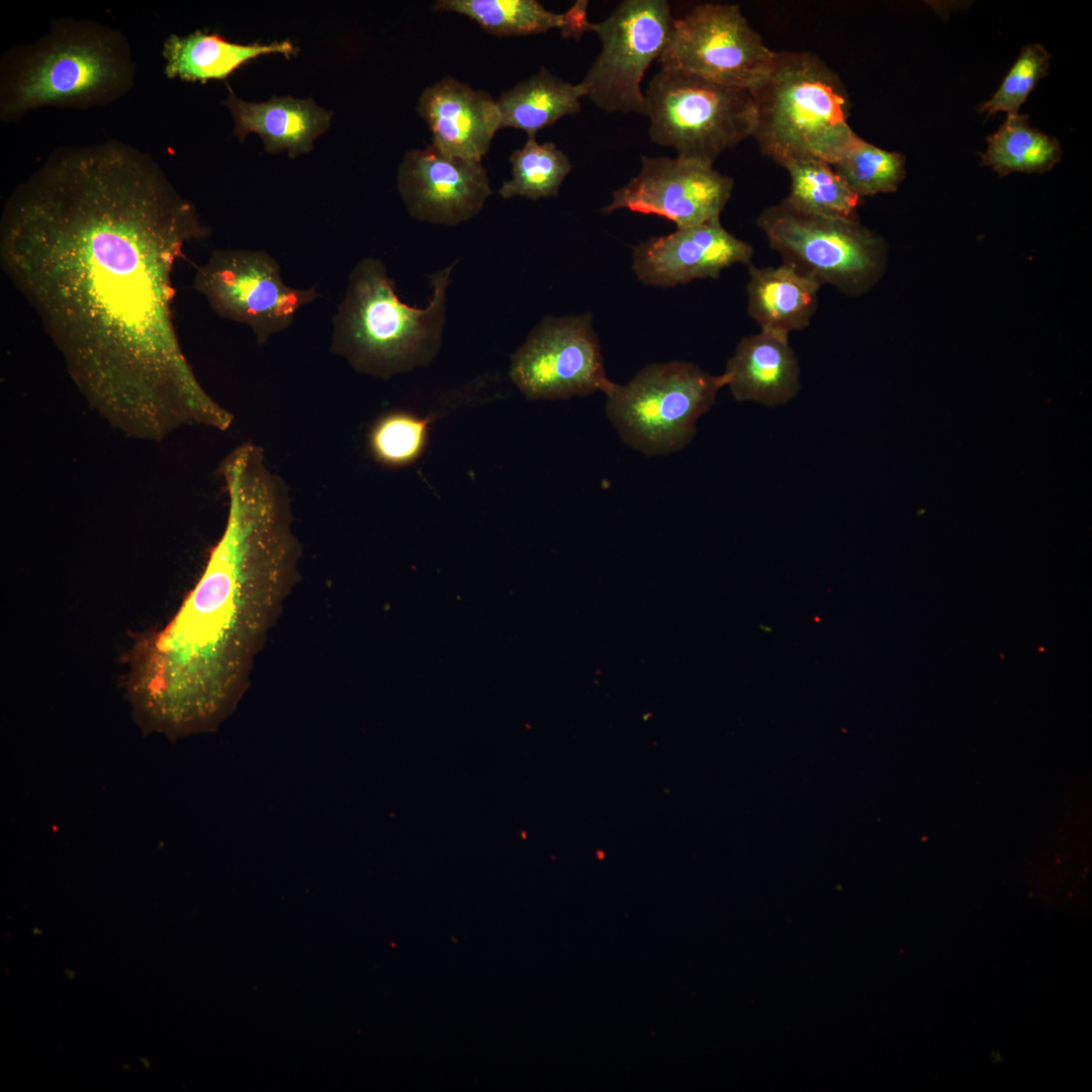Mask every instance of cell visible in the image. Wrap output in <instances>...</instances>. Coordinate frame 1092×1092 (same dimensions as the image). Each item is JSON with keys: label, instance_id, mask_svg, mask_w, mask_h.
<instances>
[{"label": "cell", "instance_id": "obj_4", "mask_svg": "<svg viewBox=\"0 0 1092 1092\" xmlns=\"http://www.w3.org/2000/svg\"><path fill=\"white\" fill-rule=\"evenodd\" d=\"M454 265L431 276L432 296L420 308L399 299L379 259L361 260L333 317L330 351L356 371L384 379L429 365L441 346Z\"/></svg>", "mask_w": 1092, "mask_h": 1092}, {"label": "cell", "instance_id": "obj_8", "mask_svg": "<svg viewBox=\"0 0 1092 1092\" xmlns=\"http://www.w3.org/2000/svg\"><path fill=\"white\" fill-rule=\"evenodd\" d=\"M756 223L783 263L847 296L866 293L885 272L886 244L859 220L805 212L784 198Z\"/></svg>", "mask_w": 1092, "mask_h": 1092}, {"label": "cell", "instance_id": "obj_15", "mask_svg": "<svg viewBox=\"0 0 1092 1092\" xmlns=\"http://www.w3.org/2000/svg\"><path fill=\"white\" fill-rule=\"evenodd\" d=\"M752 255L753 248L729 233L719 218L642 242L633 249L632 268L647 285L672 287L718 278L735 264L748 266Z\"/></svg>", "mask_w": 1092, "mask_h": 1092}, {"label": "cell", "instance_id": "obj_24", "mask_svg": "<svg viewBox=\"0 0 1092 1092\" xmlns=\"http://www.w3.org/2000/svg\"><path fill=\"white\" fill-rule=\"evenodd\" d=\"M790 193L785 198L795 208L826 217L859 220L861 197L856 195L823 161L806 160L785 167Z\"/></svg>", "mask_w": 1092, "mask_h": 1092}, {"label": "cell", "instance_id": "obj_7", "mask_svg": "<svg viewBox=\"0 0 1092 1092\" xmlns=\"http://www.w3.org/2000/svg\"><path fill=\"white\" fill-rule=\"evenodd\" d=\"M727 376L711 375L691 362L652 363L606 394V414L620 438L645 455L680 450L693 439L698 419L713 405Z\"/></svg>", "mask_w": 1092, "mask_h": 1092}, {"label": "cell", "instance_id": "obj_3", "mask_svg": "<svg viewBox=\"0 0 1092 1092\" xmlns=\"http://www.w3.org/2000/svg\"><path fill=\"white\" fill-rule=\"evenodd\" d=\"M134 72L119 30L89 20H56L35 42L3 55L0 117L10 122L41 106L111 103L131 89Z\"/></svg>", "mask_w": 1092, "mask_h": 1092}, {"label": "cell", "instance_id": "obj_13", "mask_svg": "<svg viewBox=\"0 0 1092 1092\" xmlns=\"http://www.w3.org/2000/svg\"><path fill=\"white\" fill-rule=\"evenodd\" d=\"M734 182L712 165L669 157H641V168L613 192L605 213L618 209L666 218L676 228L719 219Z\"/></svg>", "mask_w": 1092, "mask_h": 1092}, {"label": "cell", "instance_id": "obj_1", "mask_svg": "<svg viewBox=\"0 0 1092 1092\" xmlns=\"http://www.w3.org/2000/svg\"><path fill=\"white\" fill-rule=\"evenodd\" d=\"M209 232L149 154L115 140L54 151L4 203V273L88 405L132 439L233 424L173 321L174 264Z\"/></svg>", "mask_w": 1092, "mask_h": 1092}, {"label": "cell", "instance_id": "obj_6", "mask_svg": "<svg viewBox=\"0 0 1092 1092\" xmlns=\"http://www.w3.org/2000/svg\"><path fill=\"white\" fill-rule=\"evenodd\" d=\"M645 98L651 141L672 147L681 159L713 166L754 131L756 110L746 89L660 68Z\"/></svg>", "mask_w": 1092, "mask_h": 1092}, {"label": "cell", "instance_id": "obj_12", "mask_svg": "<svg viewBox=\"0 0 1092 1092\" xmlns=\"http://www.w3.org/2000/svg\"><path fill=\"white\" fill-rule=\"evenodd\" d=\"M510 375L531 400L607 394L615 383L606 375L590 313L544 317L512 356Z\"/></svg>", "mask_w": 1092, "mask_h": 1092}, {"label": "cell", "instance_id": "obj_21", "mask_svg": "<svg viewBox=\"0 0 1092 1092\" xmlns=\"http://www.w3.org/2000/svg\"><path fill=\"white\" fill-rule=\"evenodd\" d=\"M168 78L186 81L225 79L243 65L262 55L296 53L289 40L270 43H237L226 40L218 33L203 30L180 36L171 34L163 44Z\"/></svg>", "mask_w": 1092, "mask_h": 1092}, {"label": "cell", "instance_id": "obj_10", "mask_svg": "<svg viewBox=\"0 0 1092 1092\" xmlns=\"http://www.w3.org/2000/svg\"><path fill=\"white\" fill-rule=\"evenodd\" d=\"M193 286L217 315L249 326L258 345L287 329L317 297L315 286H287L271 255L248 249L213 251L197 268Z\"/></svg>", "mask_w": 1092, "mask_h": 1092}, {"label": "cell", "instance_id": "obj_2", "mask_svg": "<svg viewBox=\"0 0 1092 1092\" xmlns=\"http://www.w3.org/2000/svg\"><path fill=\"white\" fill-rule=\"evenodd\" d=\"M219 474L229 497L223 532L173 618L130 655L134 718L144 731L172 739L213 730L230 714L297 576L289 487L264 449L236 446Z\"/></svg>", "mask_w": 1092, "mask_h": 1092}, {"label": "cell", "instance_id": "obj_19", "mask_svg": "<svg viewBox=\"0 0 1092 1092\" xmlns=\"http://www.w3.org/2000/svg\"><path fill=\"white\" fill-rule=\"evenodd\" d=\"M747 312L760 330L790 335L807 328L818 307L821 285L783 263L777 267L748 265Z\"/></svg>", "mask_w": 1092, "mask_h": 1092}, {"label": "cell", "instance_id": "obj_22", "mask_svg": "<svg viewBox=\"0 0 1092 1092\" xmlns=\"http://www.w3.org/2000/svg\"><path fill=\"white\" fill-rule=\"evenodd\" d=\"M582 86L571 84L541 68L538 74L518 83L498 99L502 127H515L528 138L581 109Z\"/></svg>", "mask_w": 1092, "mask_h": 1092}, {"label": "cell", "instance_id": "obj_9", "mask_svg": "<svg viewBox=\"0 0 1092 1092\" xmlns=\"http://www.w3.org/2000/svg\"><path fill=\"white\" fill-rule=\"evenodd\" d=\"M673 19L665 0H626L604 21L595 23L602 50L579 83L584 96L610 113L645 115L641 82L650 64L663 53Z\"/></svg>", "mask_w": 1092, "mask_h": 1092}, {"label": "cell", "instance_id": "obj_11", "mask_svg": "<svg viewBox=\"0 0 1092 1092\" xmlns=\"http://www.w3.org/2000/svg\"><path fill=\"white\" fill-rule=\"evenodd\" d=\"M775 55L738 5L705 3L673 19L657 61L661 68L750 91L767 76Z\"/></svg>", "mask_w": 1092, "mask_h": 1092}, {"label": "cell", "instance_id": "obj_17", "mask_svg": "<svg viewBox=\"0 0 1092 1092\" xmlns=\"http://www.w3.org/2000/svg\"><path fill=\"white\" fill-rule=\"evenodd\" d=\"M724 374L737 401L777 405L800 389L799 362L789 336L772 331L760 330L741 339Z\"/></svg>", "mask_w": 1092, "mask_h": 1092}, {"label": "cell", "instance_id": "obj_28", "mask_svg": "<svg viewBox=\"0 0 1092 1092\" xmlns=\"http://www.w3.org/2000/svg\"><path fill=\"white\" fill-rule=\"evenodd\" d=\"M1050 53L1038 43L1025 46L993 96L979 110L991 115L997 112L1019 113L1040 79L1048 75Z\"/></svg>", "mask_w": 1092, "mask_h": 1092}, {"label": "cell", "instance_id": "obj_18", "mask_svg": "<svg viewBox=\"0 0 1092 1092\" xmlns=\"http://www.w3.org/2000/svg\"><path fill=\"white\" fill-rule=\"evenodd\" d=\"M229 96L222 101L235 120L234 133L241 142L251 132L258 133L265 151L286 150L290 157L307 153L313 141L330 126L333 112L311 99L273 96L263 102L239 98L228 85Z\"/></svg>", "mask_w": 1092, "mask_h": 1092}, {"label": "cell", "instance_id": "obj_20", "mask_svg": "<svg viewBox=\"0 0 1092 1092\" xmlns=\"http://www.w3.org/2000/svg\"><path fill=\"white\" fill-rule=\"evenodd\" d=\"M588 1L578 0L564 13L547 10L536 0H439L435 11L456 12L469 17L489 33L528 35L556 28L564 38L579 39L595 31L587 18Z\"/></svg>", "mask_w": 1092, "mask_h": 1092}, {"label": "cell", "instance_id": "obj_5", "mask_svg": "<svg viewBox=\"0 0 1092 1092\" xmlns=\"http://www.w3.org/2000/svg\"><path fill=\"white\" fill-rule=\"evenodd\" d=\"M750 94L756 110L752 136L784 168L806 160L832 165L855 133L843 82L814 54L776 52L769 73Z\"/></svg>", "mask_w": 1092, "mask_h": 1092}, {"label": "cell", "instance_id": "obj_27", "mask_svg": "<svg viewBox=\"0 0 1092 1092\" xmlns=\"http://www.w3.org/2000/svg\"><path fill=\"white\" fill-rule=\"evenodd\" d=\"M430 421L406 411H393L382 415L368 433L371 456L388 468H400L415 463L426 450Z\"/></svg>", "mask_w": 1092, "mask_h": 1092}, {"label": "cell", "instance_id": "obj_25", "mask_svg": "<svg viewBox=\"0 0 1092 1092\" xmlns=\"http://www.w3.org/2000/svg\"><path fill=\"white\" fill-rule=\"evenodd\" d=\"M905 164L902 154L883 150L854 133L831 167L862 198L896 191L906 176Z\"/></svg>", "mask_w": 1092, "mask_h": 1092}, {"label": "cell", "instance_id": "obj_23", "mask_svg": "<svg viewBox=\"0 0 1092 1092\" xmlns=\"http://www.w3.org/2000/svg\"><path fill=\"white\" fill-rule=\"evenodd\" d=\"M1062 157L1057 139L1032 127L1026 114H1007L996 132L987 138L982 164L999 176L1013 172L1043 173Z\"/></svg>", "mask_w": 1092, "mask_h": 1092}, {"label": "cell", "instance_id": "obj_16", "mask_svg": "<svg viewBox=\"0 0 1092 1092\" xmlns=\"http://www.w3.org/2000/svg\"><path fill=\"white\" fill-rule=\"evenodd\" d=\"M418 111L432 131V145L466 160L481 162L502 128L496 101L449 77L425 88Z\"/></svg>", "mask_w": 1092, "mask_h": 1092}, {"label": "cell", "instance_id": "obj_26", "mask_svg": "<svg viewBox=\"0 0 1092 1092\" xmlns=\"http://www.w3.org/2000/svg\"><path fill=\"white\" fill-rule=\"evenodd\" d=\"M512 179L498 190L504 198L522 196L532 200L558 194L571 170L568 157L553 143L539 144L528 138L522 149L511 155Z\"/></svg>", "mask_w": 1092, "mask_h": 1092}, {"label": "cell", "instance_id": "obj_14", "mask_svg": "<svg viewBox=\"0 0 1092 1092\" xmlns=\"http://www.w3.org/2000/svg\"><path fill=\"white\" fill-rule=\"evenodd\" d=\"M397 188L413 217L447 225L478 214L491 194L481 162L449 156L432 144L405 154Z\"/></svg>", "mask_w": 1092, "mask_h": 1092}]
</instances>
